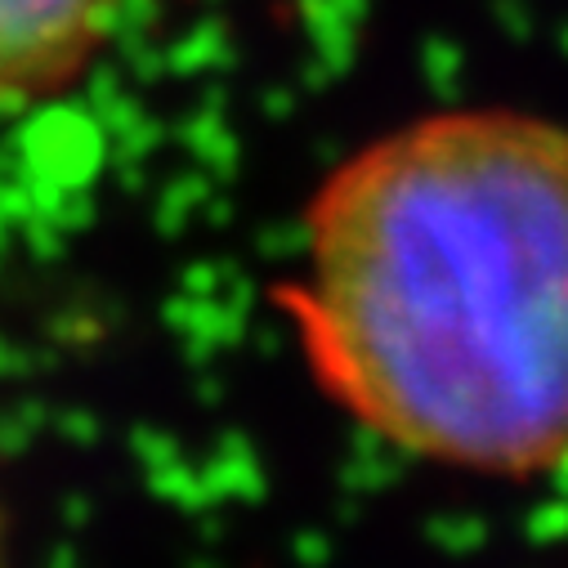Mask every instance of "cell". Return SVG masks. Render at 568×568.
I'll return each mask as SVG.
<instances>
[{"label": "cell", "mask_w": 568, "mask_h": 568, "mask_svg": "<svg viewBox=\"0 0 568 568\" xmlns=\"http://www.w3.org/2000/svg\"><path fill=\"white\" fill-rule=\"evenodd\" d=\"M287 318L372 439L488 479L568 466V125L453 108L354 149L305 211Z\"/></svg>", "instance_id": "1"}, {"label": "cell", "mask_w": 568, "mask_h": 568, "mask_svg": "<svg viewBox=\"0 0 568 568\" xmlns=\"http://www.w3.org/2000/svg\"><path fill=\"white\" fill-rule=\"evenodd\" d=\"M121 0H0V108L41 103L85 77Z\"/></svg>", "instance_id": "2"}, {"label": "cell", "mask_w": 568, "mask_h": 568, "mask_svg": "<svg viewBox=\"0 0 568 568\" xmlns=\"http://www.w3.org/2000/svg\"><path fill=\"white\" fill-rule=\"evenodd\" d=\"M0 568H10V546H6V515H0Z\"/></svg>", "instance_id": "3"}]
</instances>
